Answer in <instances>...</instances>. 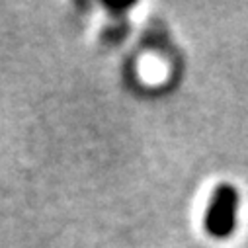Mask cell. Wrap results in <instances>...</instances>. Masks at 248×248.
Here are the masks:
<instances>
[{
  "label": "cell",
  "instance_id": "6da1fadb",
  "mask_svg": "<svg viewBox=\"0 0 248 248\" xmlns=\"http://www.w3.org/2000/svg\"><path fill=\"white\" fill-rule=\"evenodd\" d=\"M238 194L231 184H221L213 192L205 211V231L213 238H227L236 227Z\"/></svg>",
  "mask_w": 248,
  "mask_h": 248
}]
</instances>
